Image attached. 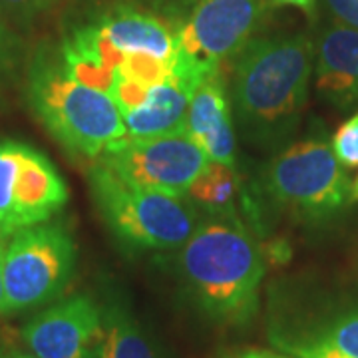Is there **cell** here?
Segmentation results:
<instances>
[{
  "label": "cell",
  "mask_w": 358,
  "mask_h": 358,
  "mask_svg": "<svg viewBox=\"0 0 358 358\" xmlns=\"http://www.w3.org/2000/svg\"><path fill=\"white\" fill-rule=\"evenodd\" d=\"M0 358H6V357H4V355H2V352H0Z\"/></svg>",
  "instance_id": "26"
},
{
  "label": "cell",
  "mask_w": 358,
  "mask_h": 358,
  "mask_svg": "<svg viewBox=\"0 0 358 358\" xmlns=\"http://www.w3.org/2000/svg\"><path fill=\"white\" fill-rule=\"evenodd\" d=\"M68 185L60 171L34 145L0 140V231H18L46 223L68 203Z\"/></svg>",
  "instance_id": "7"
},
{
  "label": "cell",
  "mask_w": 358,
  "mask_h": 358,
  "mask_svg": "<svg viewBox=\"0 0 358 358\" xmlns=\"http://www.w3.org/2000/svg\"><path fill=\"white\" fill-rule=\"evenodd\" d=\"M98 162L136 185L185 197L195 179L209 166V157L187 128L154 138H122Z\"/></svg>",
  "instance_id": "8"
},
{
  "label": "cell",
  "mask_w": 358,
  "mask_h": 358,
  "mask_svg": "<svg viewBox=\"0 0 358 358\" xmlns=\"http://www.w3.org/2000/svg\"><path fill=\"white\" fill-rule=\"evenodd\" d=\"M348 201H358V178L350 185V199Z\"/></svg>",
  "instance_id": "22"
},
{
  "label": "cell",
  "mask_w": 358,
  "mask_h": 358,
  "mask_svg": "<svg viewBox=\"0 0 358 358\" xmlns=\"http://www.w3.org/2000/svg\"><path fill=\"white\" fill-rule=\"evenodd\" d=\"M333 152L345 169L358 167V112L350 115L341 128L334 131Z\"/></svg>",
  "instance_id": "17"
},
{
  "label": "cell",
  "mask_w": 358,
  "mask_h": 358,
  "mask_svg": "<svg viewBox=\"0 0 358 358\" xmlns=\"http://www.w3.org/2000/svg\"><path fill=\"white\" fill-rule=\"evenodd\" d=\"M267 197L289 211L320 217L350 199V181L333 145L319 138L296 141L281 150L263 171Z\"/></svg>",
  "instance_id": "6"
},
{
  "label": "cell",
  "mask_w": 358,
  "mask_h": 358,
  "mask_svg": "<svg viewBox=\"0 0 358 358\" xmlns=\"http://www.w3.org/2000/svg\"><path fill=\"white\" fill-rule=\"evenodd\" d=\"M229 358H293L289 355H279V352H271V350H261V348H253V350H243L239 355H233Z\"/></svg>",
  "instance_id": "20"
},
{
  "label": "cell",
  "mask_w": 358,
  "mask_h": 358,
  "mask_svg": "<svg viewBox=\"0 0 358 358\" xmlns=\"http://www.w3.org/2000/svg\"><path fill=\"white\" fill-rule=\"evenodd\" d=\"M100 358H157V350L128 308L112 303L102 308Z\"/></svg>",
  "instance_id": "15"
},
{
  "label": "cell",
  "mask_w": 358,
  "mask_h": 358,
  "mask_svg": "<svg viewBox=\"0 0 358 358\" xmlns=\"http://www.w3.org/2000/svg\"><path fill=\"white\" fill-rule=\"evenodd\" d=\"M237 171L235 167L211 164L195 179L187 195L193 203L203 205L211 215H233V203L237 199Z\"/></svg>",
  "instance_id": "16"
},
{
  "label": "cell",
  "mask_w": 358,
  "mask_h": 358,
  "mask_svg": "<svg viewBox=\"0 0 358 358\" xmlns=\"http://www.w3.org/2000/svg\"><path fill=\"white\" fill-rule=\"evenodd\" d=\"M327 2L341 22L358 30V0H327Z\"/></svg>",
  "instance_id": "19"
},
{
  "label": "cell",
  "mask_w": 358,
  "mask_h": 358,
  "mask_svg": "<svg viewBox=\"0 0 358 358\" xmlns=\"http://www.w3.org/2000/svg\"><path fill=\"white\" fill-rule=\"evenodd\" d=\"M76 268V243L62 223H40L10 237L2 255V317L48 305Z\"/></svg>",
  "instance_id": "5"
},
{
  "label": "cell",
  "mask_w": 358,
  "mask_h": 358,
  "mask_svg": "<svg viewBox=\"0 0 358 358\" xmlns=\"http://www.w3.org/2000/svg\"><path fill=\"white\" fill-rule=\"evenodd\" d=\"M28 102L66 152L96 159L126 138L114 98L72 76L64 64L38 60L28 78Z\"/></svg>",
  "instance_id": "3"
},
{
  "label": "cell",
  "mask_w": 358,
  "mask_h": 358,
  "mask_svg": "<svg viewBox=\"0 0 358 358\" xmlns=\"http://www.w3.org/2000/svg\"><path fill=\"white\" fill-rule=\"evenodd\" d=\"M275 4H291V6H299V8L310 13L315 6V0H275Z\"/></svg>",
  "instance_id": "21"
},
{
  "label": "cell",
  "mask_w": 358,
  "mask_h": 358,
  "mask_svg": "<svg viewBox=\"0 0 358 358\" xmlns=\"http://www.w3.org/2000/svg\"><path fill=\"white\" fill-rule=\"evenodd\" d=\"M13 358H36L34 355H22V352H16Z\"/></svg>",
  "instance_id": "25"
},
{
  "label": "cell",
  "mask_w": 358,
  "mask_h": 358,
  "mask_svg": "<svg viewBox=\"0 0 358 358\" xmlns=\"http://www.w3.org/2000/svg\"><path fill=\"white\" fill-rule=\"evenodd\" d=\"M52 0H0V8L10 16L30 18L40 10H44Z\"/></svg>",
  "instance_id": "18"
},
{
  "label": "cell",
  "mask_w": 358,
  "mask_h": 358,
  "mask_svg": "<svg viewBox=\"0 0 358 358\" xmlns=\"http://www.w3.org/2000/svg\"><path fill=\"white\" fill-rule=\"evenodd\" d=\"M179 273L205 315L225 324H245L255 317L265 261L235 215L197 221L181 245Z\"/></svg>",
  "instance_id": "2"
},
{
  "label": "cell",
  "mask_w": 358,
  "mask_h": 358,
  "mask_svg": "<svg viewBox=\"0 0 358 358\" xmlns=\"http://www.w3.org/2000/svg\"><path fill=\"white\" fill-rule=\"evenodd\" d=\"M263 13V0H201L178 32V50L219 70L223 60L249 44Z\"/></svg>",
  "instance_id": "9"
},
{
  "label": "cell",
  "mask_w": 358,
  "mask_h": 358,
  "mask_svg": "<svg viewBox=\"0 0 358 358\" xmlns=\"http://www.w3.org/2000/svg\"><path fill=\"white\" fill-rule=\"evenodd\" d=\"M8 241H10V237H6L2 231H0V257L4 255V251H6V245H8Z\"/></svg>",
  "instance_id": "23"
},
{
  "label": "cell",
  "mask_w": 358,
  "mask_h": 358,
  "mask_svg": "<svg viewBox=\"0 0 358 358\" xmlns=\"http://www.w3.org/2000/svg\"><path fill=\"white\" fill-rule=\"evenodd\" d=\"M315 48L305 34L249 42L233 68L231 110L243 138L279 150L293 136L307 106Z\"/></svg>",
  "instance_id": "1"
},
{
  "label": "cell",
  "mask_w": 358,
  "mask_h": 358,
  "mask_svg": "<svg viewBox=\"0 0 358 358\" xmlns=\"http://www.w3.org/2000/svg\"><path fill=\"white\" fill-rule=\"evenodd\" d=\"M277 345L293 358H358V310L299 336L277 338Z\"/></svg>",
  "instance_id": "14"
},
{
  "label": "cell",
  "mask_w": 358,
  "mask_h": 358,
  "mask_svg": "<svg viewBox=\"0 0 358 358\" xmlns=\"http://www.w3.org/2000/svg\"><path fill=\"white\" fill-rule=\"evenodd\" d=\"M90 187L110 231L128 247L176 251L197 225L192 201L136 185L102 162L90 173Z\"/></svg>",
  "instance_id": "4"
},
{
  "label": "cell",
  "mask_w": 358,
  "mask_h": 358,
  "mask_svg": "<svg viewBox=\"0 0 358 358\" xmlns=\"http://www.w3.org/2000/svg\"><path fill=\"white\" fill-rule=\"evenodd\" d=\"M317 88L336 108L358 103V30L331 26L317 48Z\"/></svg>",
  "instance_id": "12"
},
{
  "label": "cell",
  "mask_w": 358,
  "mask_h": 358,
  "mask_svg": "<svg viewBox=\"0 0 358 358\" xmlns=\"http://www.w3.org/2000/svg\"><path fill=\"white\" fill-rule=\"evenodd\" d=\"M2 299H4V289H2V257H0V317H2Z\"/></svg>",
  "instance_id": "24"
},
{
  "label": "cell",
  "mask_w": 358,
  "mask_h": 358,
  "mask_svg": "<svg viewBox=\"0 0 358 358\" xmlns=\"http://www.w3.org/2000/svg\"><path fill=\"white\" fill-rule=\"evenodd\" d=\"M98 26L100 34L124 56H152L171 60L178 50V32L173 34L155 16L122 8L108 14Z\"/></svg>",
  "instance_id": "13"
},
{
  "label": "cell",
  "mask_w": 358,
  "mask_h": 358,
  "mask_svg": "<svg viewBox=\"0 0 358 358\" xmlns=\"http://www.w3.org/2000/svg\"><path fill=\"white\" fill-rule=\"evenodd\" d=\"M102 308L86 294L58 301L28 320L22 338L36 358H100Z\"/></svg>",
  "instance_id": "10"
},
{
  "label": "cell",
  "mask_w": 358,
  "mask_h": 358,
  "mask_svg": "<svg viewBox=\"0 0 358 358\" xmlns=\"http://www.w3.org/2000/svg\"><path fill=\"white\" fill-rule=\"evenodd\" d=\"M233 110L221 72L203 80L193 92L185 128L211 164L235 167Z\"/></svg>",
  "instance_id": "11"
}]
</instances>
